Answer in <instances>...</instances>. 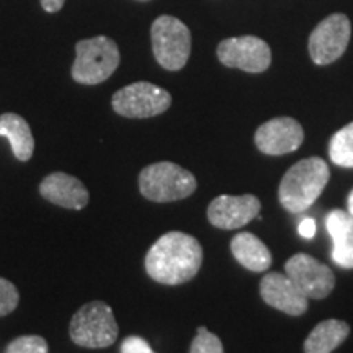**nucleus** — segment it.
<instances>
[{"mask_svg": "<svg viewBox=\"0 0 353 353\" xmlns=\"http://www.w3.org/2000/svg\"><path fill=\"white\" fill-rule=\"evenodd\" d=\"M332 237V259L342 268H353V216L347 211L332 210L325 218Z\"/></svg>", "mask_w": 353, "mask_h": 353, "instance_id": "obj_15", "label": "nucleus"}, {"mask_svg": "<svg viewBox=\"0 0 353 353\" xmlns=\"http://www.w3.org/2000/svg\"><path fill=\"white\" fill-rule=\"evenodd\" d=\"M39 193L44 200L68 210L85 208L90 200L85 185L76 176L64 174V172H54L44 176L39 185Z\"/></svg>", "mask_w": 353, "mask_h": 353, "instance_id": "obj_14", "label": "nucleus"}, {"mask_svg": "<svg viewBox=\"0 0 353 353\" xmlns=\"http://www.w3.org/2000/svg\"><path fill=\"white\" fill-rule=\"evenodd\" d=\"M203 263L201 244L193 236L172 231L159 237L148 255L145 272L162 285H182L196 276Z\"/></svg>", "mask_w": 353, "mask_h": 353, "instance_id": "obj_1", "label": "nucleus"}, {"mask_svg": "<svg viewBox=\"0 0 353 353\" xmlns=\"http://www.w3.org/2000/svg\"><path fill=\"white\" fill-rule=\"evenodd\" d=\"M72 342L83 348H107L117 342L118 324L112 307L103 301L83 304L69 325Z\"/></svg>", "mask_w": 353, "mask_h": 353, "instance_id": "obj_4", "label": "nucleus"}, {"mask_svg": "<svg viewBox=\"0 0 353 353\" xmlns=\"http://www.w3.org/2000/svg\"><path fill=\"white\" fill-rule=\"evenodd\" d=\"M350 20L343 13H334L322 20L309 37V54L317 65H327L345 52L350 41Z\"/></svg>", "mask_w": 353, "mask_h": 353, "instance_id": "obj_8", "label": "nucleus"}, {"mask_svg": "<svg viewBox=\"0 0 353 353\" xmlns=\"http://www.w3.org/2000/svg\"><path fill=\"white\" fill-rule=\"evenodd\" d=\"M260 200L255 195H221L208 206V219L214 228L241 229L260 213Z\"/></svg>", "mask_w": 353, "mask_h": 353, "instance_id": "obj_12", "label": "nucleus"}, {"mask_svg": "<svg viewBox=\"0 0 353 353\" xmlns=\"http://www.w3.org/2000/svg\"><path fill=\"white\" fill-rule=\"evenodd\" d=\"M347 205H348V213L353 216V190L350 193H348V200H347Z\"/></svg>", "mask_w": 353, "mask_h": 353, "instance_id": "obj_26", "label": "nucleus"}, {"mask_svg": "<svg viewBox=\"0 0 353 353\" xmlns=\"http://www.w3.org/2000/svg\"><path fill=\"white\" fill-rule=\"evenodd\" d=\"M121 353H156L152 350V347L149 345L148 341H144L143 337L138 335H131L126 337L121 343Z\"/></svg>", "mask_w": 353, "mask_h": 353, "instance_id": "obj_23", "label": "nucleus"}, {"mask_svg": "<svg viewBox=\"0 0 353 353\" xmlns=\"http://www.w3.org/2000/svg\"><path fill=\"white\" fill-rule=\"evenodd\" d=\"M190 353H224V347L218 335L206 327H200L190 347Z\"/></svg>", "mask_w": 353, "mask_h": 353, "instance_id": "obj_20", "label": "nucleus"}, {"mask_svg": "<svg viewBox=\"0 0 353 353\" xmlns=\"http://www.w3.org/2000/svg\"><path fill=\"white\" fill-rule=\"evenodd\" d=\"M195 190V175L174 162L151 164L144 167L139 174L141 195L156 203L183 200L193 195Z\"/></svg>", "mask_w": 353, "mask_h": 353, "instance_id": "obj_3", "label": "nucleus"}, {"mask_svg": "<svg viewBox=\"0 0 353 353\" xmlns=\"http://www.w3.org/2000/svg\"><path fill=\"white\" fill-rule=\"evenodd\" d=\"M231 252L234 259L250 272H267L272 265L270 250L252 232L236 234L231 241Z\"/></svg>", "mask_w": 353, "mask_h": 353, "instance_id": "obj_16", "label": "nucleus"}, {"mask_svg": "<svg viewBox=\"0 0 353 353\" xmlns=\"http://www.w3.org/2000/svg\"><path fill=\"white\" fill-rule=\"evenodd\" d=\"M20 294L12 281L0 278V317L8 316L19 306Z\"/></svg>", "mask_w": 353, "mask_h": 353, "instance_id": "obj_22", "label": "nucleus"}, {"mask_svg": "<svg viewBox=\"0 0 353 353\" xmlns=\"http://www.w3.org/2000/svg\"><path fill=\"white\" fill-rule=\"evenodd\" d=\"M330 169L321 157L303 159L290 167L278 188V200L288 213H304L327 187Z\"/></svg>", "mask_w": 353, "mask_h": 353, "instance_id": "obj_2", "label": "nucleus"}, {"mask_svg": "<svg viewBox=\"0 0 353 353\" xmlns=\"http://www.w3.org/2000/svg\"><path fill=\"white\" fill-rule=\"evenodd\" d=\"M260 296L268 306L288 316H303L307 311V298L283 273H267L260 281Z\"/></svg>", "mask_w": 353, "mask_h": 353, "instance_id": "obj_13", "label": "nucleus"}, {"mask_svg": "<svg viewBox=\"0 0 353 353\" xmlns=\"http://www.w3.org/2000/svg\"><path fill=\"white\" fill-rule=\"evenodd\" d=\"M172 97L164 88L151 82H136L120 88L112 105L118 114L126 118H151L170 108Z\"/></svg>", "mask_w": 353, "mask_h": 353, "instance_id": "obj_7", "label": "nucleus"}, {"mask_svg": "<svg viewBox=\"0 0 353 353\" xmlns=\"http://www.w3.org/2000/svg\"><path fill=\"white\" fill-rule=\"evenodd\" d=\"M286 275L307 299H324L334 291L335 275L325 263L307 254H296L285 263Z\"/></svg>", "mask_w": 353, "mask_h": 353, "instance_id": "obj_9", "label": "nucleus"}, {"mask_svg": "<svg viewBox=\"0 0 353 353\" xmlns=\"http://www.w3.org/2000/svg\"><path fill=\"white\" fill-rule=\"evenodd\" d=\"M76 52L72 77L83 85H97L105 82L120 64V51L117 43L107 37L82 39L77 43Z\"/></svg>", "mask_w": 353, "mask_h": 353, "instance_id": "obj_5", "label": "nucleus"}, {"mask_svg": "<svg viewBox=\"0 0 353 353\" xmlns=\"http://www.w3.org/2000/svg\"><path fill=\"white\" fill-rule=\"evenodd\" d=\"M0 136L8 139L15 157L21 162L30 161L34 151V139L30 125L15 113L0 117Z\"/></svg>", "mask_w": 353, "mask_h": 353, "instance_id": "obj_18", "label": "nucleus"}, {"mask_svg": "<svg viewBox=\"0 0 353 353\" xmlns=\"http://www.w3.org/2000/svg\"><path fill=\"white\" fill-rule=\"evenodd\" d=\"M329 156L335 165L353 169V121L332 136L329 143Z\"/></svg>", "mask_w": 353, "mask_h": 353, "instance_id": "obj_19", "label": "nucleus"}, {"mask_svg": "<svg viewBox=\"0 0 353 353\" xmlns=\"http://www.w3.org/2000/svg\"><path fill=\"white\" fill-rule=\"evenodd\" d=\"M6 353H48V342L39 335H21L8 343Z\"/></svg>", "mask_w": 353, "mask_h": 353, "instance_id": "obj_21", "label": "nucleus"}, {"mask_svg": "<svg viewBox=\"0 0 353 353\" xmlns=\"http://www.w3.org/2000/svg\"><path fill=\"white\" fill-rule=\"evenodd\" d=\"M152 51L157 63L167 70H180L192 52V34L188 26L179 19L162 15L151 28Z\"/></svg>", "mask_w": 353, "mask_h": 353, "instance_id": "obj_6", "label": "nucleus"}, {"mask_svg": "<svg viewBox=\"0 0 353 353\" xmlns=\"http://www.w3.org/2000/svg\"><path fill=\"white\" fill-rule=\"evenodd\" d=\"M304 141V130L294 118L280 117L263 123L255 132V145L267 156L294 152Z\"/></svg>", "mask_w": 353, "mask_h": 353, "instance_id": "obj_11", "label": "nucleus"}, {"mask_svg": "<svg viewBox=\"0 0 353 353\" xmlns=\"http://www.w3.org/2000/svg\"><path fill=\"white\" fill-rule=\"evenodd\" d=\"M298 231L304 239H311V237L316 236V231H317V226H316V219L312 218H304L301 223H299V228Z\"/></svg>", "mask_w": 353, "mask_h": 353, "instance_id": "obj_24", "label": "nucleus"}, {"mask_svg": "<svg viewBox=\"0 0 353 353\" xmlns=\"http://www.w3.org/2000/svg\"><path fill=\"white\" fill-rule=\"evenodd\" d=\"M141 2H148V0H141Z\"/></svg>", "mask_w": 353, "mask_h": 353, "instance_id": "obj_27", "label": "nucleus"}, {"mask_svg": "<svg viewBox=\"0 0 353 353\" xmlns=\"http://www.w3.org/2000/svg\"><path fill=\"white\" fill-rule=\"evenodd\" d=\"M218 59L228 68L259 74L272 63L270 46L257 37L228 38L219 43Z\"/></svg>", "mask_w": 353, "mask_h": 353, "instance_id": "obj_10", "label": "nucleus"}, {"mask_svg": "<svg viewBox=\"0 0 353 353\" xmlns=\"http://www.w3.org/2000/svg\"><path fill=\"white\" fill-rule=\"evenodd\" d=\"M350 335V325L341 319L322 321L304 341V353H332Z\"/></svg>", "mask_w": 353, "mask_h": 353, "instance_id": "obj_17", "label": "nucleus"}, {"mask_svg": "<svg viewBox=\"0 0 353 353\" xmlns=\"http://www.w3.org/2000/svg\"><path fill=\"white\" fill-rule=\"evenodd\" d=\"M64 2H65V0H41V6H43V8L46 12L54 13V12L61 10V8H63Z\"/></svg>", "mask_w": 353, "mask_h": 353, "instance_id": "obj_25", "label": "nucleus"}]
</instances>
